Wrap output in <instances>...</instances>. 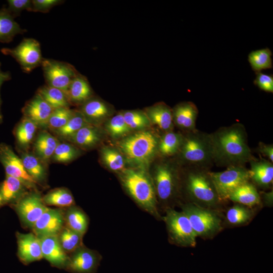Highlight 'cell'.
I'll return each mask as SVG.
<instances>
[{
    "label": "cell",
    "instance_id": "1",
    "mask_svg": "<svg viewBox=\"0 0 273 273\" xmlns=\"http://www.w3.org/2000/svg\"><path fill=\"white\" fill-rule=\"evenodd\" d=\"M210 134L214 164L226 167L245 166L254 158L243 124L235 123L222 127Z\"/></svg>",
    "mask_w": 273,
    "mask_h": 273
},
{
    "label": "cell",
    "instance_id": "11",
    "mask_svg": "<svg viewBox=\"0 0 273 273\" xmlns=\"http://www.w3.org/2000/svg\"><path fill=\"white\" fill-rule=\"evenodd\" d=\"M47 85L66 93L73 78L78 74L70 64L43 58L41 65Z\"/></svg>",
    "mask_w": 273,
    "mask_h": 273
},
{
    "label": "cell",
    "instance_id": "49",
    "mask_svg": "<svg viewBox=\"0 0 273 273\" xmlns=\"http://www.w3.org/2000/svg\"><path fill=\"white\" fill-rule=\"evenodd\" d=\"M265 201L270 204L272 203V190L269 192L263 193V196Z\"/></svg>",
    "mask_w": 273,
    "mask_h": 273
},
{
    "label": "cell",
    "instance_id": "7",
    "mask_svg": "<svg viewBox=\"0 0 273 273\" xmlns=\"http://www.w3.org/2000/svg\"><path fill=\"white\" fill-rule=\"evenodd\" d=\"M181 207L197 237H211L221 230V220L213 209L189 202L181 205Z\"/></svg>",
    "mask_w": 273,
    "mask_h": 273
},
{
    "label": "cell",
    "instance_id": "28",
    "mask_svg": "<svg viewBox=\"0 0 273 273\" xmlns=\"http://www.w3.org/2000/svg\"><path fill=\"white\" fill-rule=\"evenodd\" d=\"M184 140V135L171 131L166 132L159 141L158 151L164 157L176 155Z\"/></svg>",
    "mask_w": 273,
    "mask_h": 273
},
{
    "label": "cell",
    "instance_id": "12",
    "mask_svg": "<svg viewBox=\"0 0 273 273\" xmlns=\"http://www.w3.org/2000/svg\"><path fill=\"white\" fill-rule=\"evenodd\" d=\"M48 208L42 197L35 191L25 194L15 205V209L23 224L31 229Z\"/></svg>",
    "mask_w": 273,
    "mask_h": 273
},
{
    "label": "cell",
    "instance_id": "29",
    "mask_svg": "<svg viewBox=\"0 0 273 273\" xmlns=\"http://www.w3.org/2000/svg\"><path fill=\"white\" fill-rule=\"evenodd\" d=\"M20 158L27 172L38 184L45 180L47 176L46 169L42 165V161L35 155L24 153Z\"/></svg>",
    "mask_w": 273,
    "mask_h": 273
},
{
    "label": "cell",
    "instance_id": "24",
    "mask_svg": "<svg viewBox=\"0 0 273 273\" xmlns=\"http://www.w3.org/2000/svg\"><path fill=\"white\" fill-rule=\"evenodd\" d=\"M92 93L86 78L78 73L72 80L66 94L70 104H79L88 100Z\"/></svg>",
    "mask_w": 273,
    "mask_h": 273
},
{
    "label": "cell",
    "instance_id": "9",
    "mask_svg": "<svg viewBox=\"0 0 273 273\" xmlns=\"http://www.w3.org/2000/svg\"><path fill=\"white\" fill-rule=\"evenodd\" d=\"M210 173L221 202L228 200L233 191L250 180L249 170L245 166H231L225 170Z\"/></svg>",
    "mask_w": 273,
    "mask_h": 273
},
{
    "label": "cell",
    "instance_id": "14",
    "mask_svg": "<svg viewBox=\"0 0 273 273\" xmlns=\"http://www.w3.org/2000/svg\"><path fill=\"white\" fill-rule=\"evenodd\" d=\"M0 161L5 168L6 175L20 179L27 189L34 188L38 184L27 172L21 158L6 144L0 145Z\"/></svg>",
    "mask_w": 273,
    "mask_h": 273
},
{
    "label": "cell",
    "instance_id": "48",
    "mask_svg": "<svg viewBox=\"0 0 273 273\" xmlns=\"http://www.w3.org/2000/svg\"><path fill=\"white\" fill-rule=\"evenodd\" d=\"M1 63H0V87L5 81L9 80L11 78V74L9 71L4 72L1 69ZM1 100L0 98V123L2 121V115L1 112Z\"/></svg>",
    "mask_w": 273,
    "mask_h": 273
},
{
    "label": "cell",
    "instance_id": "37",
    "mask_svg": "<svg viewBox=\"0 0 273 273\" xmlns=\"http://www.w3.org/2000/svg\"><path fill=\"white\" fill-rule=\"evenodd\" d=\"M87 123V121L81 112L80 111H74L67 123L55 132L60 138L68 140Z\"/></svg>",
    "mask_w": 273,
    "mask_h": 273
},
{
    "label": "cell",
    "instance_id": "42",
    "mask_svg": "<svg viewBox=\"0 0 273 273\" xmlns=\"http://www.w3.org/2000/svg\"><path fill=\"white\" fill-rule=\"evenodd\" d=\"M124 120L130 129L142 128L149 124V119L146 113L139 111H127L123 112Z\"/></svg>",
    "mask_w": 273,
    "mask_h": 273
},
{
    "label": "cell",
    "instance_id": "20",
    "mask_svg": "<svg viewBox=\"0 0 273 273\" xmlns=\"http://www.w3.org/2000/svg\"><path fill=\"white\" fill-rule=\"evenodd\" d=\"M249 163L250 179L253 184L264 189L270 187L273 181L272 163L262 158L260 159L254 158Z\"/></svg>",
    "mask_w": 273,
    "mask_h": 273
},
{
    "label": "cell",
    "instance_id": "13",
    "mask_svg": "<svg viewBox=\"0 0 273 273\" xmlns=\"http://www.w3.org/2000/svg\"><path fill=\"white\" fill-rule=\"evenodd\" d=\"M101 260L99 253L83 245L68 255L65 269L71 273H95Z\"/></svg>",
    "mask_w": 273,
    "mask_h": 273
},
{
    "label": "cell",
    "instance_id": "45",
    "mask_svg": "<svg viewBox=\"0 0 273 273\" xmlns=\"http://www.w3.org/2000/svg\"><path fill=\"white\" fill-rule=\"evenodd\" d=\"M254 83L260 89L267 93H273V76L261 72H256Z\"/></svg>",
    "mask_w": 273,
    "mask_h": 273
},
{
    "label": "cell",
    "instance_id": "31",
    "mask_svg": "<svg viewBox=\"0 0 273 273\" xmlns=\"http://www.w3.org/2000/svg\"><path fill=\"white\" fill-rule=\"evenodd\" d=\"M42 200L46 206L68 208L74 205L73 195L68 189L64 188L50 191L42 197Z\"/></svg>",
    "mask_w": 273,
    "mask_h": 273
},
{
    "label": "cell",
    "instance_id": "35",
    "mask_svg": "<svg viewBox=\"0 0 273 273\" xmlns=\"http://www.w3.org/2000/svg\"><path fill=\"white\" fill-rule=\"evenodd\" d=\"M57 236L61 246L67 254L83 246V236L65 225Z\"/></svg>",
    "mask_w": 273,
    "mask_h": 273
},
{
    "label": "cell",
    "instance_id": "50",
    "mask_svg": "<svg viewBox=\"0 0 273 273\" xmlns=\"http://www.w3.org/2000/svg\"><path fill=\"white\" fill-rule=\"evenodd\" d=\"M3 204L2 199L0 197V206H1Z\"/></svg>",
    "mask_w": 273,
    "mask_h": 273
},
{
    "label": "cell",
    "instance_id": "17",
    "mask_svg": "<svg viewBox=\"0 0 273 273\" xmlns=\"http://www.w3.org/2000/svg\"><path fill=\"white\" fill-rule=\"evenodd\" d=\"M54 109L38 94L28 101L22 109L24 117L37 126L46 127Z\"/></svg>",
    "mask_w": 273,
    "mask_h": 273
},
{
    "label": "cell",
    "instance_id": "43",
    "mask_svg": "<svg viewBox=\"0 0 273 273\" xmlns=\"http://www.w3.org/2000/svg\"><path fill=\"white\" fill-rule=\"evenodd\" d=\"M107 128L113 137H119L125 134L131 130L124 120L123 113H119L111 118L108 123Z\"/></svg>",
    "mask_w": 273,
    "mask_h": 273
},
{
    "label": "cell",
    "instance_id": "39",
    "mask_svg": "<svg viewBox=\"0 0 273 273\" xmlns=\"http://www.w3.org/2000/svg\"><path fill=\"white\" fill-rule=\"evenodd\" d=\"M74 110L69 108L54 109L51 115L47 126L54 131L64 126L72 117Z\"/></svg>",
    "mask_w": 273,
    "mask_h": 273
},
{
    "label": "cell",
    "instance_id": "46",
    "mask_svg": "<svg viewBox=\"0 0 273 273\" xmlns=\"http://www.w3.org/2000/svg\"><path fill=\"white\" fill-rule=\"evenodd\" d=\"M61 0H33L32 1L31 11L47 13L54 7L63 3Z\"/></svg>",
    "mask_w": 273,
    "mask_h": 273
},
{
    "label": "cell",
    "instance_id": "18",
    "mask_svg": "<svg viewBox=\"0 0 273 273\" xmlns=\"http://www.w3.org/2000/svg\"><path fill=\"white\" fill-rule=\"evenodd\" d=\"M39 238L43 258L49 262L53 266L65 269L68 259V254L61 246L57 235Z\"/></svg>",
    "mask_w": 273,
    "mask_h": 273
},
{
    "label": "cell",
    "instance_id": "33",
    "mask_svg": "<svg viewBox=\"0 0 273 273\" xmlns=\"http://www.w3.org/2000/svg\"><path fill=\"white\" fill-rule=\"evenodd\" d=\"M86 120H99L107 116L110 112L107 105L98 99H89L85 101L80 111Z\"/></svg>",
    "mask_w": 273,
    "mask_h": 273
},
{
    "label": "cell",
    "instance_id": "36",
    "mask_svg": "<svg viewBox=\"0 0 273 273\" xmlns=\"http://www.w3.org/2000/svg\"><path fill=\"white\" fill-rule=\"evenodd\" d=\"M37 128L38 126L35 123L24 117L15 131L19 145L24 148L28 147L33 140Z\"/></svg>",
    "mask_w": 273,
    "mask_h": 273
},
{
    "label": "cell",
    "instance_id": "3",
    "mask_svg": "<svg viewBox=\"0 0 273 273\" xmlns=\"http://www.w3.org/2000/svg\"><path fill=\"white\" fill-rule=\"evenodd\" d=\"M120 177L122 185L139 206L157 219H162L152 179L144 171L124 169Z\"/></svg>",
    "mask_w": 273,
    "mask_h": 273
},
{
    "label": "cell",
    "instance_id": "44",
    "mask_svg": "<svg viewBox=\"0 0 273 273\" xmlns=\"http://www.w3.org/2000/svg\"><path fill=\"white\" fill-rule=\"evenodd\" d=\"M7 10L14 17L18 16L24 10L31 11L32 3L30 0H9Z\"/></svg>",
    "mask_w": 273,
    "mask_h": 273
},
{
    "label": "cell",
    "instance_id": "38",
    "mask_svg": "<svg viewBox=\"0 0 273 273\" xmlns=\"http://www.w3.org/2000/svg\"><path fill=\"white\" fill-rule=\"evenodd\" d=\"M252 215L253 213L249 207L236 204L227 211L226 219L231 225H240L249 222Z\"/></svg>",
    "mask_w": 273,
    "mask_h": 273
},
{
    "label": "cell",
    "instance_id": "27",
    "mask_svg": "<svg viewBox=\"0 0 273 273\" xmlns=\"http://www.w3.org/2000/svg\"><path fill=\"white\" fill-rule=\"evenodd\" d=\"M65 226L84 235L88 226L87 215L80 208L74 205L68 207L64 212Z\"/></svg>",
    "mask_w": 273,
    "mask_h": 273
},
{
    "label": "cell",
    "instance_id": "47",
    "mask_svg": "<svg viewBox=\"0 0 273 273\" xmlns=\"http://www.w3.org/2000/svg\"><path fill=\"white\" fill-rule=\"evenodd\" d=\"M258 151L263 156L267 158V160L273 162V145L266 144L260 142L257 148Z\"/></svg>",
    "mask_w": 273,
    "mask_h": 273
},
{
    "label": "cell",
    "instance_id": "6",
    "mask_svg": "<svg viewBox=\"0 0 273 273\" xmlns=\"http://www.w3.org/2000/svg\"><path fill=\"white\" fill-rule=\"evenodd\" d=\"M169 162H162L155 167L153 179L157 199L163 204H169L181 190V174L178 167Z\"/></svg>",
    "mask_w": 273,
    "mask_h": 273
},
{
    "label": "cell",
    "instance_id": "21",
    "mask_svg": "<svg viewBox=\"0 0 273 273\" xmlns=\"http://www.w3.org/2000/svg\"><path fill=\"white\" fill-rule=\"evenodd\" d=\"M146 115L150 122L166 132L171 131L173 126L172 109L163 103L148 108Z\"/></svg>",
    "mask_w": 273,
    "mask_h": 273
},
{
    "label": "cell",
    "instance_id": "15",
    "mask_svg": "<svg viewBox=\"0 0 273 273\" xmlns=\"http://www.w3.org/2000/svg\"><path fill=\"white\" fill-rule=\"evenodd\" d=\"M65 225L64 212L48 208L36 221L32 230L38 238L58 235Z\"/></svg>",
    "mask_w": 273,
    "mask_h": 273
},
{
    "label": "cell",
    "instance_id": "41",
    "mask_svg": "<svg viewBox=\"0 0 273 273\" xmlns=\"http://www.w3.org/2000/svg\"><path fill=\"white\" fill-rule=\"evenodd\" d=\"M78 154L77 149L70 144L59 143L52 158L55 162L67 163L74 159Z\"/></svg>",
    "mask_w": 273,
    "mask_h": 273
},
{
    "label": "cell",
    "instance_id": "25",
    "mask_svg": "<svg viewBox=\"0 0 273 273\" xmlns=\"http://www.w3.org/2000/svg\"><path fill=\"white\" fill-rule=\"evenodd\" d=\"M14 18L7 8L0 10V42H10L16 35L26 31L20 27Z\"/></svg>",
    "mask_w": 273,
    "mask_h": 273
},
{
    "label": "cell",
    "instance_id": "34",
    "mask_svg": "<svg viewBox=\"0 0 273 273\" xmlns=\"http://www.w3.org/2000/svg\"><path fill=\"white\" fill-rule=\"evenodd\" d=\"M271 50L265 48L251 51L248 56V61L252 69L255 72L272 68Z\"/></svg>",
    "mask_w": 273,
    "mask_h": 273
},
{
    "label": "cell",
    "instance_id": "5",
    "mask_svg": "<svg viewBox=\"0 0 273 273\" xmlns=\"http://www.w3.org/2000/svg\"><path fill=\"white\" fill-rule=\"evenodd\" d=\"M159 141L150 131L132 134L120 141L119 147L131 162L139 165L148 164L158 151Z\"/></svg>",
    "mask_w": 273,
    "mask_h": 273
},
{
    "label": "cell",
    "instance_id": "10",
    "mask_svg": "<svg viewBox=\"0 0 273 273\" xmlns=\"http://www.w3.org/2000/svg\"><path fill=\"white\" fill-rule=\"evenodd\" d=\"M1 52L5 55H10L14 58L25 73H29L41 66L43 59L39 42L31 38H24L15 48H3Z\"/></svg>",
    "mask_w": 273,
    "mask_h": 273
},
{
    "label": "cell",
    "instance_id": "16",
    "mask_svg": "<svg viewBox=\"0 0 273 273\" xmlns=\"http://www.w3.org/2000/svg\"><path fill=\"white\" fill-rule=\"evenodd\" d=\"M17 255L20 261L25 265L43 258L40 239L33 233H16Z\"/></svg>",
    "mask_w": 273,
    "mask_h": 273
},
{
    "label": "cell",
    "instance_id": "8",
    "mask_svg": "<svg viewBox=\"0 0 273 273\" xmlns=\"http://www.w3.org/2000/svg\"><path fill=\"white\" fill-rule=\"evenodd\" d=\"M162 219L165 223L172 242L182 247H194L196 246L197 237L189 219L182 211L168 208Z\"/></svg>",
    "mask_w": 273,
    "mask_h": 273
},
{
    "label": "cell",
    "instance_id": "23",
    "mask_svg": "<svg viewBox=\"0 0 273 273\" xmlns=\"http://www.w3.org/2000/svg\"><path fill=\"white\" fill-rule=\"evenodd\" d=\"M26 186L20 179L6 175L0 186V197L3 204L16 202L26 194Z\"/></svg>",
    "mask_w": 273,
    "mask_h": 273
},
{
    "label": "cell",
    "instance_id": "40",
    "mask_svg": "<svg viewBox=\"0 0 273 273\" xmlns=\"http://www.w3.org/2000/svg\"><path fill=\"white\" fill-rule=\"evenodd\" d=\"M102 157L107 166L115 171L124 170V161L122 156L116 150L110 148H103L101 151Z\"/></svg>",
    "mask_w": 273,
    "mask_h": 273
},
{
    "label": "cell",
    "instance_id": "30",
    "mask_svg": "<svg viewBox=\"0 0 273 273\" xmlns=\"http://www.w3.org/2000/svg\"><path fill=\"white\" fill-rule=\"evenodd\" d=\"M54 109L69 108L70 103L63 91L48 85L40 87L37 92Z\"/></svg>",
    "mask_w": 273,
    "mask_h": 273
},
{
    "label": "cell",
    "instance_id": "22",
    "mask_svg": "<svg viewBox=\"0 0 273 273\" xmlns=\"http://www.w3.org/2000/svg\"><path fill=\"white\" fill-rule=\"evenodd\" d=\"M228 200L251 208L260 203L261 197L255 186L249 181L233 191Z\"/></svg>",
    "mask_w": 273,
    "mask_h": 273
},
{
    "label": "cell",
    "instance_id": "2",
    "mask_svg": "<svg viewBox=\"0 0 273 273\" xmlns=\"http://www.w3.org/2000/svg\"><path fill=\"white\" fill-rule=\"evenodd\" d=\"M181 174L183 189L188 202L213 209L221 202L219 200L209 169L185 167Z\"/></svg>",
    "mask_w": 273,
    "mask_h": 273
},
{
    "label": "cell",
    "instance_id": "26",
    "mask_svg": "<svg viewBox=\"0 0 273 273\" xmlns=\"http://www.w3.org/2000/svg\"><path fill=\"white\" fill-rule=\"evenodd\" d=\"M59 144L58 140L51 133L43 130L39 133L33 145L35 155L42 162L52 157Z\"/></svg>",
    "mask_w": 273,
    "mask_h": 273
},
{
    "label": "cell",
    "instance_id": "32",
    "mask_svg": "<svg viewBox=\"0 0 273 273\" xmlns=\"http://www.w3.org/2000/svg\"><path fill=\"white\" fill-rule=\"evenodd\" d=\"M68 140L80 147L89 148L97 144L100 140V135L96 127L86 124Z\"/></svg>",
    "mask_w": 273,
    "mask_h": 273
},
{
    "label": "cell",
    "instance_id": "4",
    "mask_svg": "<svg viewBox=\"0 0 273 273\" xmlns=\"http://www.w3.org/2000/svg\"><path fill=\"white\" fill-rule=\"evenodd\" d=\"M177 154L185 167L210 170L214 164L210 134L197 129L186 133Z\"/></svg>",
    "mask_w": 273,
    "mask_h": 273
},
{
    "label": "cell",
    "instance_id": "19",
    "mask_svg": "<svg viewBox=\"0 0 273 273\" xmlns=\"http://www.w3.org/2000/svg\"><path fill=\"white\" fill-rule=\"evenodd\" d=\"M173 122L186 133L195 130L199 111L193 102H184L176 105L173 109Z\"/></svg>",
    "mask_w": 273,
    "mask_h": 273
}]
</instances>
